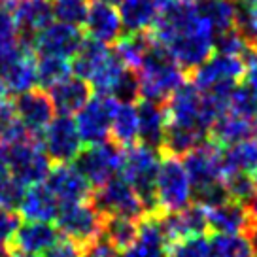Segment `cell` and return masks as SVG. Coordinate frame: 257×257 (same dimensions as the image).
<instances>
[{"instance_id": "cell-36", "label": "cell", "mask_w": 257, "mask_h": 257, "mask_svg": "<svg viewBox=\"0 0 257 257\" xmlns=\"http://www.w3.org/2000/svg\"><path fill=\"white\" fill-rule=\"evenodd\" d=\"M27 135L29 133L25 131L23 123L17 115L16 104L6 96H2L0 98V142L12 144L25 138Z\"/></svg>"}, {"instance_id": "cell-33", "label": "cell", "mask_w": 257, "mask_h": 257, "mask_svg": "<svg viewBox=\"0 0 257 257\" xmlns=\"http://www.w3.org/2000/svg\"><path fill=\"white\" fill-rule=\"evenodd\" d=\"M138 223L135 219L119 216H110L104 219V227H102V234L108 240L112 242L119 251H125L131 248L135 240L138 238Z\"/></svg>"}, {"instance_id": "cell-37", "label": "cell", "mask_w": 257, "mask_h": 257, "mask_svg": "<svg viewBox=\"0 0 257 257\" xmlns=\"http://www.w3.org/2000/svg\"><path fill=\"white\" fill-rule=\"evenodd\" d=\"M87 0H51L53 19L59 23L81 27L87 17Z\"/></svg>"}, {"instance_id": "cell-4", "label": "cell", "mask_w": 257, "mask_h": 257, "mask_svg": "<svg viewBox=\"0 0 257 257\" xmlns=\"http://www.w3.org/2000/svg\"><path fill=\"white\" fill-rule=\"evenodd\" d=\"M2 161L6 163L10 174L25 187L44 184L51 170V159L42 146L40 137L32 135L12 144H4Z\"/></svg>"}, {"instance_id": "cell-7", "label": "cell", "mask_w": 257, "mask_h": 257, "mask_svg": "<svg viewBox=\"0 0 257 257\" xmlns=\"http://www.w3.org/2000/svg\"><path fill=\"white\" fill-rule=\"evenodd\" d=\"M155 191L159 212H176L191 204V182L178 157L165 155L161 159Z\"/></svg>"}, {"instance_id": "cell-56", "label": "cell", "mask_w": 257, "mask_h": 257, "mask_svg": "<svg viewBox=\"0 0 257 257\" xmlns=\"http://www.w3.org/2000/svg\"><path fill=\"white\" fill-rule=\"evenodd\" d=\"M2 152H4V142H0V157H2Z\"/></svg>"}, {"instance_id": "cell-5", "label": "cell", "mask_w": 257, "mask_h": 257, "mask_svg": "<svg viewBox=\"0 0 257 257\" xmlns=\"http://www.w3.org/2000/svg\"><path fill=\"white\" fill-rule=\"evenodd\" d=\"M185 74H191L214 53V31L201 16L163 44Z\"/></svg>"}, {"instance_id": "cell-21", "label": "cell", "mask_w": 257, "mask_h": 257, "mask_svg": "<svg viewBox=\"0 0 257 257\" xmlns=\"http://www.w3.org/2000/svg\"><path fill=\"white\" fill-rule=\"evenodd\" d=\"M137 110H138V142L142 146L152 148V150L163 152L167 125H169L165 104L142 98L137 104Z\"/></svg>"}, {"instance_id": "cell-32", "label": "cell", "mask_w": 257, "mask_h": 257, "mask_svg": "<svg viewBox=\"0 0 257 257\" xmlns=\"http://www.w3.org/2000/svg\"><path fill=\"white\" fill-rule=\"evenodd\" d=\"M110 140L127 150L138 142V110L137 104H119L115 110L110 131Z\"/></svg>"}, {"instance_id": "cell-29", "label": "cell", "mask_w": 257, "mask_h": 257, "mask_svg": "<svg viewBox=\"0 0 257 257\" xmlns=\"http://www.w3.org/2000/svg\"><path fill=\"white\" fill-rule=\"evenodd\" d=\"M153 44L152 32H125L119 40L113 44V55L119 59L131 70H138L142 64L146 51Z\"/></svg>"}, {"instance_id": "cell-10", "label": "cell", "mask_w": 257, "mask_h": 257, "mask_svg": "<svg viewBox=\"0 0 257 257\" xmlns=\"http://www.w3.org/2000/svg\"><path fill=\"white\" fill-rule=\"evenodd\" d=\"M55 219L57 229L64 238H70L83 246L102 233L106 216H102L89 199L85 202L61 206Z\"/></svg>"}, {"instance_id": "cell-50", "label": "cell", "mask_w": 257, "mask_h": 257, "mask_svg": "<svg viewBox=\"0 0 257 257\" xmlns=\"http://www.w3.org/2000/svg\"><path fill=\"white\" fill-rule=\"evenodd\" d=\"M10 257H38L36 253H27V251H19V249H10Z\"/></svg>"}, {"instance_id": "cell-3", "label": "cell", "mask_w": 257, "mask_h": 257, "mask_svg": "<svg viewBox=\"0 0 257 257\" xmlns=\"http://www.w3.org/2000/svg\"><path fill=\"white\" fill-rule=\"evenodd\" d=\"M161 159H163L161 152L142 144H135L127 148L125 157H123L121 176L125 178L128 185L137 191V195L144 204L146 212H148V216L159 214L155 182H157Z\"/></svg>"}, {"instance_id": "cell-27", "label": "cell", "mask_w": 257, "mask_h": 257, "mask_svg": "<svg viewBox=\"0 0 257 257\" xmlns=\"http://www.w3.org/2000/svg\"><path fill=\"white\" fill-rule=\"evenodd\" d=\"M117 12L125 32H148L152 31L159 8L153 0H121Z\"/></svg>"}, {"instance_id": "cell-47", "label": "cell", "mask_w": 257, "mask_h": 257, "mask_svg": "<svg viewBox=\"0 0 257 257\" xmlns=\"http://www.w3.org/2000/svg\"><path fill=\"white\" fill-rule=\"evenodd\" d=\"M42 257H81V246L70 238H59L42 253Z\"/></svg>"}, {"instance_id": "cell-13", "label": "cell", "mask_w": 257, "mask_h": 257, "mask_svg": "<svg viewBox=\"0 0 257 257\" xmlns=\"http://www.w3.org/2000/svg\"><path fill=\"white\" fill-rule=\"evenodd\" d=\"M42 146L48 153V157L55 163H70L83 150L76 121L70 115H57L51 119L46 131L42 133Z\"/></svg>"}, {"instance_id": "cell-8", "label": "cell", "mask_w": 257, "mask_h": 257, "mask_svg": "<svg viewBox=\"0 0 257 257\" xmlns=\"http://www.w3.org/2000/svg\"><path fill=\"white\" fill-rule=\"evenodd\" d=\"M91 202L106 217L119 216L135 219V221H142L148 216L137 191L128 185V182L121 174L112 178L104 185L96 187L95 193L91 195Z\"/></svg>"}, {"instance_id": "cell-48", "label": "cell", "mask_w": 257, "mask_h": 257, "mask_svg": "<svg viewBox=\"0 0 257 257\" xmlns=\"http://www.w3.org/2000/svg\"><path fill=\"white\" fill-rule=\"evenodd\" d=\"M242 61H244V64H246L244 83H246V85L257 95V49L249 48L248 51L242 55Z\"/></svg>"}, {"instance_id": "cell-57", "label": "cell", "mask_w": 257, "mask_h": 257, "mask_svg": "<svg viewBox=\"0 0 257 257\" xmlns=\"http://www.w3.org/2000/svg\"><path fill=\"white\" fill-rule=\"evenodd\" d=\"M255 123H257V117H255ZM255 137H257V135H255Z\"/></svg>"}, {"instance_id": "cell-39", "label": "cell", "mask_w": 257, "mask_h": 257, "mask_svg": "<svg viewBox=\"0 0 257 257\" xmlns=\"http://www.w3.org/2000/svg\"><path fill=\"white\" fill-rule=\"evenodd\" d=\"M25 185L19 184L16 178L10 174L6 163L0 157V206L10 210L19 208V202L23 199Z\"/></svg>"}, {"instance_id": "cell-46", "label": "cell", "mask_w": 257, "mask_h": 257, "mask_svg": "<svg viewBox=\"0 0 257 257\" xmlns=\"http://www.w3.org/2000/svg\"><path fill=\"white\" fill-rule=\"evenodd\" d=\"M119 249L100 233L96 238L81 246V257H119Z\"/></svg>"}, {"instance_id": "cell-51", "label": "cell", "mask_w": 257, "mask_h": 257, "mask_svg": "<svg viewBox=\"0 0 257 257\" xmlns=\"http://www.w3.org/2000/svg\"><path fill=\"white\" fill-rule=\"evenodd\" d=\"M236 4H242V6H253L257 4V0H234Z\"/></svg>"}, {"instance_id": "cell-53", "label": "cell", "mask_w": 257, "mask_h": 257, "mask_svg": "<svg viewBox=\"0 0 257 257\" xmlns=\"http://www.w3.org/2000/svg\"><path fill=\"white\" fill-rule=\"evenodd\" d=\"M155 4H157V8H163V6H167L169 2H172V0H153Z\"/></svg>"}, {"instance_id": "cell-16", "label": "cell", "mask_w": 257, "mask_h": 257, "mask_svg": "<svg viewBox=\"0 0 257 257\" xmlns=\"http://www.w3.org/2000/svg\"><path fill=\"white\" fill-rule=\"evenodd\" d=\"M44 184L53 193V197L61 206L85 202L93 195L91 184L76 169V165H70V163H55V167H51Z\"/></svg>"}, {"instance_id": "cell-18", "label": "cell", "mask_w": 257, "mask_h": 257, "mask_svg": "<svg viewBox=\"0 0 257 257\" xmlns=\"http://www.w3.org/2000/svg\"><path fill=\"white\" fill-rule=\"evenodd\" d=\"M14 19H16L19 42L31 48L36 34L53 21L51 0H17Z\"/></svg>"}, {"instance_id": "cell-1", "label": "cell", "mask_w": 257, "mask_h": 257, "mask_svg": "<svg viewBox=\"0 0 257 257\" xmlns=\"http://www.w3.org/2000/svg\"><path fill=\"white\" fill-rule=\"evenodd\" d=\"M223 148L214 140L202 142L199 148L184 155V167L191 182V199L204 208L216 206L229 199L225 189Z\"/></svg>"}, {"instance_id": "cell-15", "label": "cell", "mask_w": 257, "mask_h": 257, "mask_svg": "<svg viewBox=\"0 0 257 257\" xmlns=\"http://www.w3.org/2000/svg\"><path fill=\"white\" fill-rule=\"evenodd\" d=\"M153 216L157 219V225L165 240L169 242V246L187 236L204 234V231L208 229L206 208L197 202H191L189 206L176 210V212H159Z\"/></svg>"}, {"instance_id": "cell-17", "label": "cell", "mask_w": 257, "mask_h": 257, "mask_svg": "<svg viewBox=\"0 0 257 257\" xmlns=\"http://www.w3.org/2000/svg\"><path fill=\"white\" fill-rule=\"evenodd\" d=\"M14 104L25 131L32 137H42V133L55 117V108L46 89L34 87L27 93H21L17 95Z\"/></svg>"}, {"instance_id": "cell-23", "label": "cell", "mask_w": 257, "mask_h": 257, "mask_svg": "<svg viewBox=\"0 0 257 257\" xmlns=\"http://www.w3.org/2000/svg\"><path fill=\"white\" fill-rule=\"evenodd\" d=\"M61 210V204L53 197L46 184H34L25 187L23 199L19 202V216L27 221H51Z\"/></svg>"}, {"instance_id": "cell-35", "label": "cell", "mask_w": 257, "mask_h": 257, "mask_svg": "<svg viewBox=\"0 0 257 257\" xmlns=\"http://www.w3.org/2000/svg\"><path fill=\"white\" fill-rule=\"evenodd\" d=\"M210 246H212V257H255L248 236L240 233L214 234Z\"/></svg>"}, {"instance_id": "cell-38", "label": "cell", "mask_w": 257, "mask_h": 257, "mask_svg": "<svg viewBox=\"0 0 257 257\" xmlns=\"http://www.w3.org/2000/svg\"><path fill=\"white\" fill-rule=\"evenodd\" d=\"M227 112L236 113L246 119H255L257 117V95L246 83H238L229 95V108Z\"/></svg>"}, {"instance_id": "cell-31", "label": "cell", "mask_w": 257, "mask_h": 257, "mask_svg": "<svg viewBox=\"0 0 257 257\" xmlns=\"http://www.w3.org/2000/svg\"><path fill=\"white\" fill-rule=\"evenodd\" d=\"M223 172L234 174V172H246V174H257V140L249 138L229 148H223Z\"/></svg>"}, {"instance_id": "cell-2", "label": "cell", "mask_w": 257, "mask_h": 257, "mask_svg": "<svg viewBox=\"0 0 257 257\" xmlns=\"http://www.w3.org/2000/svg\"><path fill=\"white\" fill-rule=\"evenodd\" d=\"M137 76L140 81V98L161 104H165L170 95L187 80V74L178 66L169 49L155 40L146 51Z\"/></svg>"}, {"instance_id": "cell-11", "label": "cell", "mask_w": 257, "mask_h": 257, "mask_svg": "<svg viewBox=\"0 0 257 257\" xmlns=\"http://www.w3.org/2000/svg\"><path fill=\"white\" fill-rule=\"evenodd\" d=\"M0 78L12 95H21L38 85L36 53L23 44L0 51Z\"/></svg>"}, {"instance_id": "cell-45", "label": "cell", "mask_w": 257, "mask_h": 257, "mask_svg": "<svg viewBox=\"0 0 257 257\" xmlns=\"http://www.w3.org/2000/svg\"><path fill=\"white\" fill-rule=\"evenodd\" d=\"M19 42L16 19L10 12H0V51H6L10 48H16Z\"/></svg>"}, {"instance_id": "cell-40", "label": "cell", "mask_w": 257, "mask_h": 257, "mask_svg": "<svg viewBox=\"0 0 257 257\" xmlns=\"http://www.w3.org/2000/svg\"><path fill=\"white\" fill-rule=\"evenodd\" d=\"M225 189L231 201H236L240 204H248L255 193V178L253 174L246 172H234L225 176Z\"/></svg>"}, {"instance_id": "cell-25", "label": "cell", "mask_w": 257, "mask_h": 257, "mask_svg": "<svg viewBox=\"0 0 257 257\" xmlns=\"http://www.w3.org/2000/svg\"><path fill=\"white\" fill-rule=\"evenodd\" d=\"M257 135L255 119H246L236 113H221L210 128V140H214L221 148H229L233 144L249 140Z\"/></svg>"}, {"instance_id": "cell-49", "label": "cell", "mask_w": 257, "mask_h": 257, "mask_svg": "<svg viewBox=\"0 0 257 257\" xmlns=\"http://www.w3.org/2000/svg\"><path fill=\"white\" fill-rule=\"evenodd\" d=\"M253 178H255V193H253L251 201L246 204V210H248V214H249V219H255L257 221V174Z\"/></svg>"}, {"instance_id": "cell-22", "label": "cell", "mask_w": 257, "mask_h": 257, "mask_svg": "<svg viewBox=\"0 0 257 257\" xmlns=\"http://www.w3.org/2000/svg\"><path fill=\"white\" fill-rule=\"evenodd\" d=\"M206 221H208V229L216 234L242 233L248 229L249 214L244 204L227 199L216 206L206 208Z\"/></svg>"}, {"instance_id": "cell-34", "label": "cell", "mask_w": 257, "mask_h": 257, "mask_svg": "<svg viewBox=\"0 0 257 257\" xmlns=\"http://www.w3.org/2000/svg\"><path fill=\"white\" fill-rule=\"evenodd\" d=\"M72 66L68 59H59V57L36 55V76H38V87L46 89L53 87L55 83L70 76Z\"/></svg>"}, {"instance_id": "cell-24", "label": "cell", "mask_w": 257, "mask_h": 257, "mask_svg": "<svg viewBox=\"0 0 257 257\" xmlns=\"http://www.w3.org/2000/svg\"><path fill=\"white\" fill-rule=\"evenodd\" d=\"M59 229L49 221H27L17 229L12 249L27 251V253H44L59 240Z\"/></svg>"}, {"instance_id": "cell-42", "label": "cell", "mask_w": 257, "mask_h": 257, "mask_svg": "<svg viewBox=\"0 0 257 257\" xmlns=\"http://www.w3.org/2000/svg\"><path fill=\"white\" fill-rule=\"evenodd\" d=\"M110 96L115 98L119 104H137V100L140 98V81H138L137 70L125 68L119 80L115 81Z\"/></svg>"}, {"instance_id": "cell-41", "label": "cell", "mask_w": 257, "mask_h": 257, "mask_svg": "<svg viewBox=\"0 0 257 257\" xmlns=\"http://www.w3.org/2000/svg\"><path fill=\"white\" fill-rule=\"evenodd\" d=\"M169 257H212V246L204 234L187 236L170 244Z\"/></svg>"}, {"instance_id": "cell-6", "label": "cell", "mask_w": 257, "mask_h": 257, "mask_svg": "<svg viewBox=\"0 0 257 257\" xmlns=\"http://www.w3.org/2000/svg\"><path fill=\"white\" fill-rule=\"evenodd\" d=\"M244 74L246 64L240 57L216 53L187 76L201 93L229 96L231 91L244 80Z\"/></svg>"}, {"instance_id": "cell-12", "label": "cell", "mask_w": 257, "mask_h": 257, "mask_svg": "<svg viewBox=\"0 0 257 257\" xmlns=\"http://www.w3.org/2000/svg\"><path fill=\"white\" fill-rule=\"evenodd\" d=\"M119 102L108 95H95L76 113V127L81 140L87 146L110 140L112 121Z\"/></svg>"}, {"instance_id": "cell-14", "label": "cell", "mask_w": 257, "mask_h": 257, "mask_svg": "<svg viewBox=\"0 0 257 257\" xmlns=\"http://www.w3.org/2000/svg\"><path fill=\"white\" fill-rule=\"evenodd\" d=\"M83 40H85V34L80 27L51 21L46 29H42L36 34L31 48L36 55L59 57V59L72 61V57L78 53Z\"/></svg>"}, {"instance_id": "cell-43", "label": "cell", "mask_w": 257, "mask_h": 257, "mask_svg": "<svg viewBox=\"0 0 257 257\" xmlns=\"http://www.w3.org/2000/svg\"><path fill=\"white\" fill-rule=\"evenodd\" d=\"M234 29L240 32L249 48L257 49V4L253 6H242L236 4V21Z\"/></svg>"}, {"instance_id": "cell-28", "label": "cell", "mask_w": 257, "mask_h": 257, "mask_svg": "<svg viewBox=\"0 0 257 257\" xmlns=\"http://www.w3.org/2000/svg\"><path fill=\"white\" fill-rule=\"evenodd\" d=\"M197 14L212 27L214 36L223 31L234 29L236 2L234 0H193Z\"/></svg>"}, {"instance_id": "cell-19", "label": "cell", "mask_w": 257, "mask_h": 257, "mask_svg": "<svg viewBox=\"0 0 257 257\" xmlns=\"http://www.w3.org/2000/svg\"><path fill=\"white\" fill-rule=\"evenodd\" d=\"M48 95L55 108V113L72 117L89 102V98L93 96V89L87 80L70 74L53 87H49Z\"/></svg>"}, {"instance_id": "cell-30", "label": "cell", "mask_w": 257, "mask_h": 257, "mask_svg": "<svg viewBox=\"0 0 257 257\" xmlns=\"http://www.w3.org/2000/svg\"><path fill=\"white\" fill-rule=\"evenodd\" d=\"M110 53H112L110 46H104L93 38H85L78 49V53L70 61L74 76H80V78L89 81L91 76L98 70V66L104 63Z\"/></svg>"}, {"instance_id": "cell-44", "label": "cell", "mask_w": 257, "mask_h": 257, "mask_svg": "<svg viewBox=\"0 0 257 257\" xmlns=\"http://www.w3.org/2000/svg\"><path fill=\"white\" fill-rule=\"evenodd\" d=\"M21 225V216L16 210L0 206V248L12 249V242Z\"/></svg>"}, {"instance_id": "cell-20", "label": "cell", "mask_w": 257, "mask_h": 257, "mask_svg": "<svg viewBox=\"0 0 257 257\" xmlns=\"http://www.w3.org/2000/svg\"><path fill=\"white\" fill-rule=\"evenodd\" d=\"M83 27L89 38L100 42L104 46H113L123 36V25H121L117 8L104 4V2H96V0L89 4Z\"/></svg>"}, {"instance_id": "cell-9", "label": "cell", "mask_w": 257, "mask_h": 257, "mask_svg": "<svg viewBox=\"0 0 257 257\" xmlns=\"http://www.w3.org/2000/svg\"><path fill=\"white\" fill-rule=\"evenodd\" d=\"M123 157L125 150L112 140H106L100 144L87 146L74 161H76V169L85 176L91 187H100L112 178L119 176Z\"/></svg>"}, {"instance_id": "cell-26", "label": "cell", "mask_w": 257, "mask_h": 257, "mask_svg": "<svg viewBox=\"0 0 257 257\" xmlns=\"http://www.w3.org/2000/svg\"><path fill=\"white\" fill-rule=\"evenodd\" d=\"M119 257H169V242L161 233L155 216H146L138 223V238Z\"/></svg>"}, {"instance_id": "cell-54", "label": "cell", "mask_w": 257, "mask_h": 257, "mask_svg": "<svg viewBox=\"0 0 257 257\" xmlns=\"http://www.w3.org/2000/svg\"><path fill=\"white\" fill-rule=\"evenodd\" d=\"M96 2H104V4H110V6H117L121 0H96Z\"/></svg>"}, {"instance_id": "cell-55", "label": "cell", "mask_w": 257, "mask_h": 257, "mask_svg": "<svg viewBox=\"0 0 257 257\" xmlns=\"http://www.w3.org/2000/svg\"><path fill=\"white\" fill-rule=\"evenodd\" d=\"M0 257H10V249L0 248Z\"/></svg>"}, {"instance_id": "cell-52", "label": "cell", "mask_w": 257, "mask_h": 257, "mask_svg": "<svg viewBox=\"0 0 257 257\" xmlns=\"http://www.w3.org/2000/svg\"><path fill=\"white\" fill-rule=\"evenodd\" d=\"M6 95H8V91H6L4 81H2V78H0V98H2V96H6Z\"/></svg>"}]
</instances>
